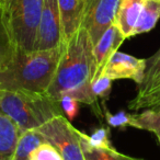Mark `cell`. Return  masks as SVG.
I'll return each instance as SVG.
<instances>
[{
  "instance_id": "obj_1",
  "label": "cell",
  "mask_w": 160,
  "mask_h": 160,
  "mask_svg": "<svg viewBox=\"0 0 160 160\" xmlns=\"http://www.w3.org/2000/svg\"><path fill=\"white\" fill-rule=\"evenodd\" d=\"M94 72L93 44L87 30L80 27L62 42V56L47 93L58 102L69 96L80 103L94 104L98 100L91 87Z\"/></svg>"
},
{
  "instance_id": "obj_8",
  "label": "cell",
  "mask_w": 160,
  "mask_h": 160,
  "mask_svg": "<svg viewBox=\"0 0 160 160\" xmlns=\"http://www.w3.org/2000/svg\"><path fill=\"white\" fill-rule=\"evenodd\" d=\"M145 69L146 59H140L118 51L108 60L101 75L108 76L112 80L132 79L140 86L144 80Z\"/></svg>"
},
{
  "instance_id": "obj_3",
  "label": "cell",
  "mask_w": 160,
  "mask_h": 160,
  "mask_svg": "<svg viewBox=\"0 0 160 160\" xmlns=\"http://www.w3.org/2000/svg\"><path fill=\"white\" fill-rule=\"evenodd\" d=\"M0 113L11 118L21 132L38 129L54 116L64 115L57 100L47 92L0 90Z\"/></svg>"
},
{
  "instance_id": "obj_23",
  "label": "cell",
  "mask_w": 160,
  "mask_h": 160,
  "mask_svg": "<svg viewBox=\"0 0 160 160\" xmlns=\"http://www.w3.org/2000/svg\"><path fill=\"white\" fill-rule=\"evenodd\" d=\"M8 55H9V51H8L7 46H3L1 43H0V66L5 62V60L7 59Z\"/></svg>"
},
{
  "instance_id": "obj_2",
  "label": "cell",
  "mask_w": 160,
  "mask_h": 160,
  "mask_svg": "<svg viewBox=\"0 0 160 160\" xmlns=\"http://www.w3.org/2000/svg\"><path fill=\"white\" fill-rule=\"evenodd\" d=\"M62 43L57 47L10 53L0 66V90L47 92L57 69Z\"/></svg>"
},
{
  "instance_id": "obj_11",
  "label": "cell",
  "mask_w": 160,
  "mask_h": 160,
  "mask_svg": "<svg viewBox=\"0 0 160 160\" xmlns=\"http://www.w3.org/2000/svg\"><path fill=\"white\" fill-rule=\"evenodd\" d=\"M145 0H120L114 24L125 38L133 36V31L142 9Z\"/></svg>"
},
{
  "instance_id": "obj_7",
  "label": "cell",
  "mask_w": 160,
  "mask_h": 160,
  "mask_svg": "<svg viewBox=\"0 0 160 160\" xmlns=\"http://www.w3.org/2000/svg\"><path fill=\"white\" fill-rule=\"evenodd\" d=\"M62 43L58 0H44L34 51L49 49Z\"/></svg>"
},
{
  "instance_id": "obj_24",
  "label": "cell",
  "mask_w": 160,
  "mask_h": 160,
  "mask_svg": "<svg viewBox=\"0 0 160 160\" xmlns=\"http://www.w3.org/2000/svg\"><path fill=\"white\" fill-rule=\"evenodd\" d=\"M6 1H7V0H0V8H1L3 5H5V3H6Z\"/></svg>"
},
{
  "instance_id": "obj_22",
  "label": "cell",
  "mask_w": 160,
  "mask_h": 160,
  "mask_svg": "<svg viewBox=\"0 0 160 160\" xmlns=\"http://www.w3.org/2000/svg\"><path fill=\"white\" fill-rule=\"evenodd\" d=\"M105 118L109 126L111 127H125L129 126L131 114L124 111H120L116 114H111L110 112L105 111Z\"/></svg>"
},
{
  "instance_id": "obj_17",
  "label": "cell",
  "mask_w": 160,
  "mask_h": 160,
  "mask_svg": "<svg viewBox=\"0 0 160 160\" xmlns=\"http://www.w3.org/2000/svg\"><path fill=\"white\" fill-rule=\"evenodd\" d=\"M80 135L89 146L94 147V148L115 149V147L112 145L110 140L109 127H99L92 132L91 135H86L85 133L80 132Z\"/></svg>"
},
{
  "instance_id": "obj_26",
  "label": "cell",
  "mask_w": 160,
  "mask_h": 160,
  "mask_svg": "<svg viewBox=\"0 0 160 160\" xmlns=\"http://www.w3.org/2000/svg\"><path fill=\"white\" fill-rule=\"evenodd\" d=\"M159 1H160V0H159Z\"/></svg>"
},
{
  "instance_id": "obj_6",
  "label": "cell",
  "mask_w": 160,
  "mask_h": 160,
  "mask_svg": "<svg viewBox=\"0 0 160 160\" xmlns=\"http://www.w3.org/2000/svg\"><path fill=\"white\" fill-rule=\"evenodd\" d=\"M120 0H86L81 27L87 30L93 46L114 23Z\"/></svg>"
},
{
  "instance_id": "obj_15",
  "label": "cell",
  "mask_w": 160,
  "mask_h": 160,
  "mask_svg": "<svg viewBox=\"0 0 160 160\" xmlns=\"http://www.w3.org/2000/svg\"><path fill=\"white\" fill-rule=\"evenodd\" d=\"M129 126L153 133L160 145V108L144 110L139 114H131Z\"/></svg>"
},
{
  "instance_id": "obj_9",
  "label": "cell",
  "mask_w": 160,
  "mask_h": 160,
  "mask_svg": "<svg viewBox=\"0 0 160 160\" xmlns=\"http://www.w3.org/2000/svg\"><path fill=\"white\" fill-rule=\"evenodd\" d=\"M126 38L123 36L115 24H112L105 30L100 40L93 46V56L96 62V72H94L93 81L102 73L108 60L115 52H118V47ZM92 81V82H93Z\"/></svg>"
},
{
  "instance_id": "obj_19",
  "label": "cell",
  "mask_w": 160,
  "mask_h": 160,
  "mask_svg": "<svg viewBox=\"0 0 160 160\" xmlns=\"http://www.w3.org/2000/svg\"><path fill=\"white\" fill-rule=\"evenodd\" d=\"M159 71H160V48L158 49L155 55H152L150 58L146 59V69H145L144 80H142V85L139 87H144V86L148 85Z\"/></svg>"
},
{
  "instance_id": "obj_13",
  "label": "cell",
  "mask_w": 160,
  "mask_h": 160,
  "mask_svg": "<svg viewBox=\"0 0 160 160\" xmlns=\"http://www.w3.org/2000/svg\"><path fill=\"white\" fill-rule=\"evenodd\" d=\"M160 19L159 0H145L142 9L133 31V36L149 32L156 27Z\"/></svg>"
},
{
  "instance_id": "obj_20",
  "label": "cell",
  "mask_w": 160,
  "mask_h": 160,
  "mask_svg": "<svg viewBox=\"0 0 160 160\" xmlns=\"http://www.w3.org/2000/svg\"><path fill=\"white\" fill-rule=\"evenodd\" d=\"M112 81L113 80L110 79L108 76L101 75L92 82V92L97 98L101 99H107L109 97L110 92H111L112 88Z\"/></svg>"
},
{
  "instance_id": "obj_14",
  "label": "cell",
  "mask_w": 160,
  "mask_h": 160,
  "mask_svg": "<svg viewBox=\"0 0 160 160\" xmlns=\"http://www.w3.org/2000/svg\"><path fill=\"white\" fill-rule=\"evenodd\" d=\"M44 142H46V139L38 129L21 132L11 160H30L32 151Z\"/></svg>"
},
{
  "instance_id": "obj_4",
  "label": "cell",
  "mask_w": 160,
  "mask_h": 160,
  "mask_svg": "<svg viewBox=\"0 0 160 160\" xmlns=\"http://www.w3.org/2000/svg\"><path fill=\"white\" fill-rule=\"evenodd\" d=\"M44 0H7L0 23L10 53L34 51Z\"/></svg>"
},
{
  "instance_id": "obj_5",
  "label": "cell",
  "mask_w": 160,
  "mask_h": 160,
  "mask_svg": "<svg viewBox=\"0 0 160 160\" xmlns=\"http://www.w3.org/2000/svg\"><path fill=\"white\" fill-rule=\"evenodd\" d=\"M38 131L62 155L64 160H85L79 131L64 115L54 116Z\"/></svg>"
},
{
  "instance_id": "obj_21",
  "label": "cell",
  "mask_w": 160,
  "mask_h": 160,
  "mask_svg": "<svg viewBox=\"0 0 160 160\" xmlns=\"http://www.w3.org/2000/svg\"><path fill=\"white\" fill-rule=\"evenodd\" d=\"M59 104L62 112L67 116V120L71 122L79 112V101H77L76 99L71 98L69 96H64L60 98Z\"/></svg>"
},
{
  "instance_id": "obj_18",
  "label": "cell",
  "mask_w": 160,
  "mask_h": 160,
  "mask_svg": "<svg viewBox=\"0 0 160 160\" xmlns=\"http://www.w3.org/2000/svg\"><path fill=\"white\" fill-rule=\"evenodd\" d=\"M30 160H64L59 151L48 142L40 144L30 155Z\"/></svg>"
},
{
  "instance_id": "obj_10",
  "label": "cell",
  "mask_w": 160,
  "mask_h": 160,
  "mask_svg": "<svg viewBox=\"0 0 160 160\" xmlns=\"http://www.w3.org/2000/svg\"><path fill=\"white\" fill-rule=\"evenodd\" d=\"M58 8L62 23V42H65L81 27L85 3L80 0H58Z\"/></svg>"
},
{
  "instance_id": "obj_16",
  "label": "cell",
  "mask_w": 160,
  "mask_h": 160,
  "mask_svg": "<svg viewBox=\"0 0 160 160\" xmlns=\"http://www.w3.org/2000/svg\"><path fill=\"white\" fill-rule=\"evenodd\" d=\"M80 142L82 147L85 160H139L136 158L128 157L126 155L118 152L116 149H103V148H94L86 142V140L81 137L79 131Z\"/></svg>"
},
{
  "instance_id": "obj_12",
  "label": "cell",
  "mask_w": 160,
  "mask_h": 160,
  "mask_svg": "<svg viewBox=\"0 0 160 160\" xmlns=\"http://www.w3.org/2000/svg\"><path fill=\"white\" fill-rule=\"evenodd\" d=\"M20 129L7 115L0 113V160H11Z\"/></svg>"
},
{
  "instance_id": "obj_25",
  "label": "cell",
  "mask_w": 160,
  "mask_h": 160,
  "mask_svg": "<svg viewBox=\"0 0 160 160\" xmlns=\"http://www.w3.org/2000/svg\"><path fill=\"white\" fill-rule=\"evenodd\" d=\"M80 1H81V2H83V3L86 2V0H80Z\"/></svg>"
}]
</instances>
